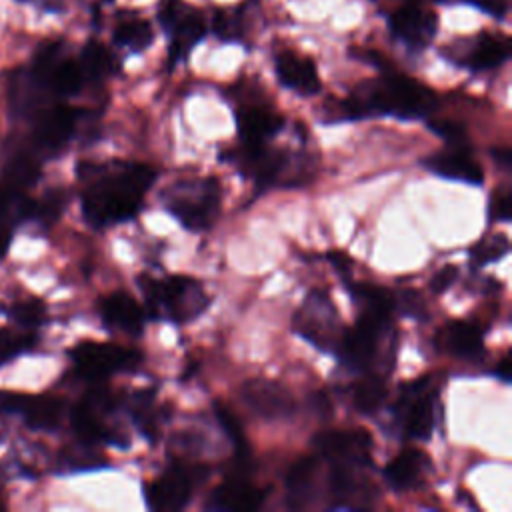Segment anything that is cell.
Listing matches in <instances>:
<instances>
[{"mask_svg":"<svg viewBox=\"0 0 512 512\" xmlns=\"http://www.w3.org/2000/svg\"><path fill=\"white\" fill-rule=\"evenodd\" d=\"M138 286L144 296V314L152 320L188 324L210 306V296L192 276L176 274L154 278L150 274H140Z\"/></svg>","mask_w":512,"mask_h":512,"instance_id":"277c9868","label":"cell"},{"mask_svg":"<svg viewBox=\"0 0 512 512\" xmlns=\"http://www.w3.org/2000/svg\"><path fill=\"white\" fill-rule=\"evenodd\" d=\"M0 408L20 414L34 430H54L60 426L66 404L56 396H30L0 392Z\"/></svg>","mask_w":512,"mask_h":512,"instance_id":"5bb4252c","label":"cell"},{"mask_svg":"<svg viewBox=\"0 0 512 512\" xmlns=\"http://www.w3.org/2000/svg\"><path fill=\"white\" fill-rule=\"evenodd\" d=\"M422 166L440 178L458 180L472 186H480L484 182V170L480 162L470 154L466 144L434 152L422 160Z\"/></svg>","mask_w":512,"mask_h":512,"instance_id":"2e32d148","label":"cell"},{"mask_svg":"<svg viewBox=\"0 0 512 512\" xmlns=\"http://www.w3.org/2000/svg\"><path fill=\"white\" fill-rule=\"evenodd\" d=\"M214 414H216L220 428L224 430L228 440L234 444L236 464L252 468V454H250V448H248V442H246V436H244V430H242V424L238 422V418L230 412L228 406H224L220 402L214 404Z\"/></svg>","mask_w":512,"mask_h":512,"instance_id":"1f68e13d","label":"cell"},{"mask_svg":"<svg viewBox=\"0 0 512 512\" xmlns=\"http://www.w3.org/2000/svg\"><path fill=\"white\" fill-rule=\"evenodd\" d=\"M458 266L446 264L442 266L432 278H430V290L432 294H444L446 290L452 288V284L458 280Z\"/></svg>","mask_w":512,"mask_h":512,"instance_id":"ab89813d","label":"cell"},{"mask_svg":"<svg viewBox=\"0 0 512 512\" xmlns=\"http://www.w3.org/2000/svg\"><path fill=\"white\" fill-rule=\"evenodd\" d=\"M160 204L186 230L204 232L220 216L222 188L212 176L176 178L160 192Z\"/></svg>","mask_w":512,"mask_h":512,"instance_id":"5b68a950","label":"cell"},{"mask_svg":"<svg viewBox=\"0 0 512 512\" xmlns=\"http://www.w3.org/2000/svg\"><path fill=\"white\" fill-rule=\"evenodd\" d=\"M390 28L396 38H400L410 48H424L436 34L438 18L432 10L420 8L416 4H408L398 8L390 16Z\"/></svg>","mask_w":512,"mask_h":512,"instance_id":"e0dca14e","label":"cell"},{"mask_svg":"<svg viewBox=\"0 0 512 512\" xmlns=\"http://www.w3.org/2000/svg\"><path fill=\"white\" fill-rule=\"evenodd\" d=\"M18 192L14 188H10L8 184H0V216L6 212V208L10 206L12 198L16 196Z\"/></svg>","mask_w":512,"mask_h":512,"instance_id":"ee69618b","label":"cell"},{"mask_svg":"<svg viewBox=\"0 0 512 512\" xmlns=\"http://www.w3.org/2000/svg\"><path fill=\"white\" fill-rule=\"evenodd\" d=\"M394 308L408 318L414 320H426L428 312H426V302L422 298L420 292L416 290H400L398 294H394Z\"/></svg>","mask_w":512,"mask_h":512,"instance_id":"d590c367","label":"cell"},{"mask_svg":"<svg viewBox=\"0 0 512 512\" xmlns=\"http://www.w3.org/2000/svg\"><path fill=\"white\" fill-rule=\"evenodd\" d=\"M274 70L280 84L300 96H314L320 92V76L310 58L294 52H280L274 58Z\"/></svg>","mask_w":512,"mask_h":512,"instance_id":"7402d4cb","label":"cell"},{"mask_svg":"<svg viewBox=\"0 0 512 512\" xmlns=\"http://www.w3.org/2000/svg\"><path fill=\"white\" fill-rule=\"evenodd\" d=\"M204 468H190L188 464L174 462L158 478L144 486V500L150 510L156 512H176L182 510L204 478Z\"/></svg>","mask_w":512,"mask_h":512,"instance_id":"30bf717a","label":"cell"},{"mask_svg":"<svg viewBox=\"0 0 512 512\" xmlns=\"http://www.w3.org/2000/svg\"><path fill=\"white\" fill-rule=\"evenodd\" d=\"M472 4H476L478 8H482L484 12H490L494 16H504L506 14V4L502 0H468Z\"/></svg>","mask_w":512,"mask_h":512,"instance_id":"b9f144b4","label":"cell"},{"mask_svg":"<svg viewBox=\"0 0 512 512\" xmlns=\"http://www.w3.org/2000/svg\"><path fill=\"white\" fill-rule=\"evenodd\" d=\"M34 80L38 82L40 88H46L56 96H72L82 88L84 74L76 60L60 56L42 76Z\"/></svg>","mask_w":512,"mask_h":512,"instance_id":"d4e9b609","label":"cell"},{"mask_svg":"<svg viewBox=\"0 0 512 512\" xmlns=\"http://www.w3.org/2000/svg\"><path fill=\"white\" fill-rule=\"evenodd\" d=\"M12 242V228L10 226H0V258L8 252Z\"/></svg>","mask_w":512,"mask_h":512,"instance_id":"bcb514c9","label":"cell"},{"mask_svg":"<svg viewBox=\"0 0 512 512\" xmlns=\"http://www.w3.org/2000/svg\"><path fill=\"white\" fill-rule=\"evenodd\" d=\"M100 318L106 328L124 332L128 336H140L144 330L146 314L142 306L128 292H112L98 304Z\"/></svg>","mask_w":512,"mask_h":512,"instance_id":"ffe728a7","label":"cell"},{"mask_svg":"<svg viewBox=\"0 0 512 512\" xmlns=\"http://www.w3.org/2000/svg\"><path fill=\"white\" fill-rule=\"evenodd\" d=\"M438 106L434 90L404 74H386L362 82L346 100L328 102L318 118L326 124L360 120L368 116H394L400 120L426 118Z\"/></svg>","mask_w":512,"mask_h":512,"instance_id":"7a4b0ae2","label":"cell"},{"mask_svg":"<svg viewBox=\"0 0 512 512\" xmlns=\"http://www.w3.org/2000/svg\"><path fill=\"white\" fill-rule=\"evenodd\" d=\"M428 128L442 140H446L450 146H458L466 140V128L452 120H430Z\"/></svg>","mask_w":512,"mask_h":512,"instance_id":"74e56055","label":"cell"},{"mask_svg":"<svg viewBox=\"0 0 512 512\" xmlns=\"http://www.w3.org/2000/svg\"><path fill=\"white\" fill-rule=\"evenodd\" d=\"M62 464L68 470H92V468L106 466V460L98 452H94V448L90 444H82L80 448L64 452L62 454Z\"/></svg>","mask_w":512,"mask_h":512,"instance_id":"e575fe53","label":"cell"},{"mask_svg":"<svg viewBox=\"0 0 512 512\" xmlns=\"http://www.w3.org/2000/svg\"><path fill=\"white\" fill-rule=\"evenodd\" d=\"M10 316L24 326H36L40 322H44L46 318V310L44 304L38 300H26V302H18L12 310Z\"/></svg>","mask_w":512,"mask_h":512,"instance_id":"8d00e7d4","label":"cell"},{"mask_svg":"<svg viewBox=\"0 0 512 512\" xmlns=\"http://www.w3.org/2000/svg\"><path fill=\"white\" fill-rule=\"evenodd\" d=\"M312 404L316 406V410H318L320 416H326V414L330 412V402H328V396H326L324 392H316Z\"/></svg>","mask_w":512,"mask_h":512,"instance_id":"f6af8a7d","label":"cell"},{"mask_svg":"<svg viewBox=\"0 0 512 512\" xmlns=\"http://www.w3.org/2000/svg\"><path fill=\"white\" fill-rule=\"evenodd\" d=\"M492 158H494L502 168H510V150H508V148H496V150H492Z\"/></svg>","mask_w":512,"mask_h":512,"instance_id":"c3c4849f","label":"cell"},{"mask_svg":"<svg viewBox=\"0 0 512 512\" xmlns=\"http://www.w3.org/2000/svg\"><path fill=\"white\" fill-rule=\"evenodd\" d=\"M226 162H234L238 170L254 180L258 192L268 188H296L306 184L316 174V160L306 152H290L270 148L266 144L244 146L222 154Z\"/></svg>","mask_w":512,"mask_h":512,"instance_id":"3957f363","label":"cell"},{"mask_svg":"<svg viewBox=\"0 0 512 512\" xmlns=\"http://www.w3.org/2000/svg\"><path fill=\"white\" fill-rule=\"evenodd\" d=\"M80 178L86 182L82 192V214L92 228H106L132 220L156 182V168L142 162L82 164Z\"/></svg>","mask_w":512,"mask_h":512,"instance_id":"6da1fadb","label":"cell"},{"mask_svg":"<svg viewBox=\"0 0 512 512\" xmlns=\"http://www.w3.org/2000/svg\"><path fill=\"white\" fill-rule=\"evenodd\" d=\"M352 302L358 308V314H372L382 318H392L396 312L394 308V294L382 286L366 284V282H344Z\"/></svg>","mask_w":512,"mask_h":512,"instance_id":"4316f807","label":"cell"},{"mask_svg":"<svg viewBox=\"0 0 512 512\" xmlns=\"http://www.w3.org/2000/svg\"><path fill=\"white\" fill-rule=\"evenodd\" d=\"M386 394H388L386 378L382 374H368L366 372V376L354 386L352 402H354V408L358 412L374 414L384 404Z\"/></svg>","mask_w":512,"mask_h":512,"instance_id":"4dcf8cb0","label":"cell"},{"mask_svg":"<svg viewBox=\"0 0 512 512\" xmlns=\"http://www.w3.org/2000/svg\"><path fill=\"white\" fill-rule=\"evenodd\" d=\"M320 472V456H304L292 464L286 474V504L294 510L308 508L316 498V478Z\"/></svg>","mask_w":512,"mask_h":512,"instance_id":"cb8c5ba5","label":"cell"},{"mask_svg":"<svg viewBox=\"0 0 512 512\" xmlns=\"http://www.w3.org/2000/svg\"><path fill=\"white\" fill-rule=\"evenodd\" d=\"M84 80H102L118 70V62L112 52L100 42H88L78 60Z\"/></svg>","mask_w":512,"mask_h":512,"instance_id":"f546056e","label":"cell"},{"mask_svg":"<svg viewBox=\"0 0 512 512\" xmlns=\"http://www.w3.org/2000/svg\"><path fill=\"white\" fill-rule=\"evenodd\" d=\"M510 56V44L500 36H482L476 40L472 50L468 52L466 66L474 72H484L498 68Z\"/></svg>","mask_w":512,"mask_h":512,"instance_id":"83f0119b","label":"cell"},{"mask_svg":"<svg viewBox=\"0 0 512 512\" xmlns=\"http://www.w3.org/2000/svg\"><path fill=\"white\" fill-rule=\"evenodd\" d=\"M40 176V162L34 152L22 148L8 156L4 166V184L20 192L22 188L32 186Z\"/></svg>","mask_w":512,"mask_h":512,"instance_id":"f1b7e54d","label":"cell"},{"mask_svg":"<svg viewBox=\"0 0 512 512\" xmlns=\"http://www.w3.org/2000/svg\"><path fill=\"white\" fill-rule=\"evenodd\" d=\"M240 398L252 414L264 420H288L296 412V400L292 392L276 380H246L240 388Z\"/></svg>","mask_w":512,"mask_h":512,"instance_id":"7c38bea8","label":"cell"},{"mask_svg":"<svg viewBox=\"0 0 512 512\" xmlns=\"http://www.w3.org/2000/svg\"><path fill=\"white\" fill-rule=\"evenodd\" d=\"M328 260L334 264V268L338 270V274L342 276V280H348V270H350V260L342 254V252H328Z\"/></svg>","mask_w":512,"mask_h":512,"instance_id":"7bdbcfd3","label":"cell"},{"mask_svg":"<svg viewBox=\"0 0 512 512\" xmlns=\"http://www.w3.org/2000/svg\"><path fill=\"white\" fill-rule=\"evenodd\" d=\"M80 120V112L66 104H56L38 112L34 122V144L40 150L56 152L74 134Z\"/></svg>","mask_w":512,"mask_h":512,"instance_id":"9a60e30c","label":"cell"},{"mask_svg":"<svg viewBox=\"0 0 512 512\" xmlns=\"http://www.w3.org/2000/svg\"><path fill=\"white\" fill-rule=\"evenodd\" d=\"M284 128V118L264 104H248L236 110L238 140L244 146L266 144Z\"/></svg>","mask_w":512,"mask_h":512,"instance_id":"ac0fdd59","label":"cell"},{"mask_svg":"<svg viewBox=\"0 0 512 512\" xmlns=\"http://www.w3.org/2000/svg\"><path fill=\"white\" fill-rule=\"evenodd\" d=\"M316 454L328 464L372 466V438L366 430H326L312 440Z\"/></svg>","mask_w":512,"mask_h":512,"instance_id":"8fae6325","label":"cell"},{"mask_svg":"<svg viewBox=\"0 0 512 512\" xmlns=\"http://www.w3.org/2000/svg\"><path fill=\"white\" fill-rule=\"evenodd\" d=\"M212 28L222 40H234V38H238V32H240L238 24L226 14H216L214 22H212Z\"/></svg>","mask_w":512,"mask_h":512,"instance_id":"60d3db41","label":"cell"},{"mask_svg":"<svg viewBox=\"0 0 512 512\" xmlns=\"http://www.w3.org/2000/svg\"><path fill=\"white\" fill-rule=\"evenodd\" d=\"M392 330V318L358 314L354 326H344L342 338L334 350L338 364L350 372L366 374L378 360L382 336Z\"/></svg>","mask_w":512,"mask_h":512,"instance_id":"ba28073f","label":"cell"},{"mask_svg":"<svg viewBox=\"0 0 512 512\" xmlns=\"http://www.w3.org/2000/svg\"><path fill=\"white\" fill-rule=\"evenodd\" d=\"M292 330L318 352L334 354L344 326L338 308L322 288H312L292 316Z\"/></svg>","mask_w":512,"mask_h":512,"instance_id":"8992f818","label":"cell"},{"mask_svg":"<svg viewBox=\"0 0 512 512\" xmlns=\"http://www.w3.org/2000/svg\"><path fill=\"white\" fill-rule=\"evenodd\" d=\"M510 250V242L506 234H498L486 240H480L472 250H470V262L474 268L490 264L500 260L502 256H506Z\"/></svg>","mask_w":512,"mask_h":512,"instance_id":"836d02e7","label":"cell"},{"mask_svg":"<svg viewBox=\"0 0 512 512\" xmlns=\"http://www.w3.org/2000/svg\"><path fill=\"white\" fill-rule=\"evenodd\" d=\"M488 216L492 222H508L510 220V192L508 188L496 190L488 204Z\"/></svg>","mask_w":512,"mask_h":512,"instance_id":"f35d334b","label":"cell"},{"mask_svg":"<svg viewBox=\"0 0 512 512\" xmlns=\"http://www.w3.org/2000/svg\"><path fill=\"white\" fill-rule=\"evenodd\" d=\"M172 42H170V64H176L186 58L190 48L206 34V20L200 12L190 10L182 16H176L172 22Z\"/></svg>","mask_w":512,"mask_h":512,"instance_id":"484cf974","label":"cell"},{"mask_svg":"<svg viewBox=\"0 0 512 512\" xmlns=\"http://www.w3.org/2000/svg\"><path fill=\"white\" fill-rule=\"evenodd\" d=\"M436 346L450 356L478 360L484 354V330L474 322L452 320L438 330Z\"/></svg>","mask_w":512,"mask_h":512,"instance_id":"44dd1931","label":"cell"},{"mask_svg":"<svg viewBox=\"0 0 512 512\" xmlns=\"http://www.w3.org/2000/svg\"><path fill=\"white\" fill-rule=\"evenodd\" d=\"M102 410L92 406L86 398L80 400L72 410H70V422L76 438L82 444H114L118 448H126L130 444V438L122 436L120 432L108 428L102 420Z\"/></svg>","mask_w":512,"mask_h":512,"instance_id":"d6986e66","label":"cell"},{"mask_svg":"<svg viewBox=\"0 0 512 512\" xmlns=\"http://www.w3.org/2000/svg\"><path fill=\"white\" fill-rule=\"evenodd\" d=\"M430 458L418 448H406L398 452L384 468V480L394 492H406L422 484L430 470Z\"/></svg>","mask_w":512,"mask_h":512,"instance_id":"603a6c76","label":"cell"},{"mask_svg":"<svg viewBox=\"0 0 512 512\" xmlns=\"http://www.w3.org/2000/svg\"><path fill=\"white\" fill-rule=\"evenodd\" d=\"M2 506H4V504H2V500H0V508H2Z\"/></svg>","mask_w":512,"mask_h":512,"instance_id":"681fc988","label":"cell"},{"mask_svg":"<svg viewBox=\"0 0 512 512\" xmlns=\"http://www.w3.org/2000/svg\"><path fill=\"white\" fill-rule=\"evenodd\" d=\"M392 414L406 438L420 442L430 440L440 416L438 390L432 388L428 378L402 384Z\"/></svg>","mask_w":512,"mask_h":512,"instance_id":"52a82bcc","label":"cell"},{"mask_svg":"<svg viewBox=\"0 0 512 512\" xmlns=\"http://www.w3.org/2000/svg\"><path fill=\"white\" fill-rule=\"evenodd\" d=\"M70 358L78 376L88 382H100L120 372H132L140 366L142 354L138 350L112 344L86 340L70 350Z\"/></svg>","mask_w":512,"mask_h":512,"instance_id":"9c48e42d","label":"cell"},{"mask_svg":"<svg viewBox=\"0 0 512 512\" xmlns=\"http://www.w3.org/2000/svg\"><path fill=\"white\" fill-rule=\"evenodd\" d=\"M152 36V26L140 18L124 20L114 30V42L132 52H142L148 48L152 44Z\"/></svg>","mask_w":512,"mask_h":512,"instance_id":"d6a6232c","label":"cell"},{"mask_svg":"<svg viewBox=\"0 0 512 512\" xmlns=\"http://www.w3.org/2000/svg\"><path fill=\"white\" fill-rule=\"evenodd\" d=\"M250 468L238 466L210 492L206 508L214 512H248L262 506L268 490L250 484Z\"/></svg>","mask_w":512,"mask_h":512,"instance_id":"4fadbf2b","label":"cell"},{"mask_svg":"<svg viewBox=\"0 0 512 512\" xmlns=\"http://www.w3.org/2000/svg\"><path fill=\"white\" fill-rule=\"evenodd\" d=\"M496 376L502 380V382H510V358L504 356L498 364H496Z\"/></svg>","mask_w":512,"mask_h":512,"instance_id":"7dc6e473","label":"cell"}]
</instances>
